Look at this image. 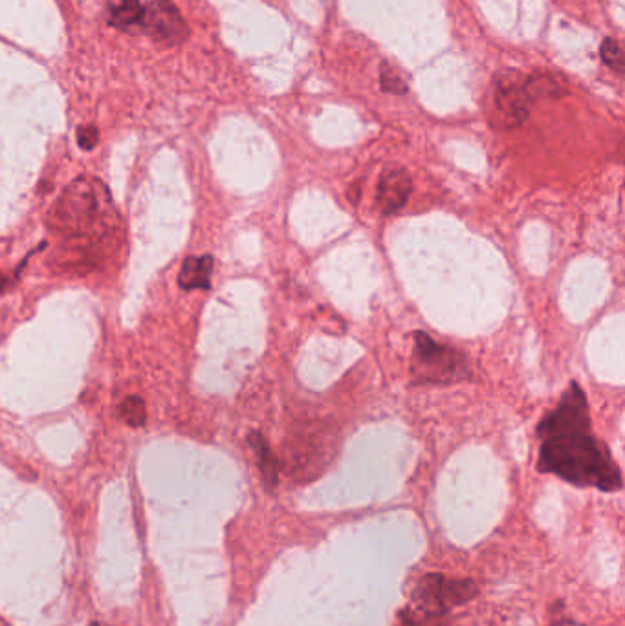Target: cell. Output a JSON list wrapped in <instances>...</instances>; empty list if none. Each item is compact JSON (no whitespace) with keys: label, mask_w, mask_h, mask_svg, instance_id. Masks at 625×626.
I'll return each mask as SVG.
<instances>
[{"label":"cell","mask_w":625,"mask_h":626,"mask_svg":"<svg viewBox=\"0 0 625 626\" xmlns=\"http://www.w3.org/2000/svg\"><path fill=\"white\" fill-rule=\"evenodd\" d=\"M539 98L536 77L517 70H501L494 79V116L499 125L512 129L521 125Z\"/></svg>","instance_id":"3957f363"},{"label":"cell","mask_w":625,"mask_h":626,"mask_svg":"<svg viewBox=\"0 0 625 626\" xmlns=\"http://www.w3.org/2000/svg\"><path fill=\"white\" fill-rule=\"evenodd\" d=\"M475 594L472 583L450 581L442 575H428L418 584L415 603L418 605L417 619L413 625L426 623L433 617L444 616L453 606L462 605Z\"/></svg>","instance_id":"5b68a950"},{"label":"cell","mask_w":625,"mask_h":626,"mask_svg":"<svg viewBox=\"0 0 625 626\" xmlns=\"http://www.w3.org/2000/svg\"><path fill=\"white\" fill-rule=\"evenodd\" d=\"M143 10L145 8L140 0H121L120 6L110 11L109 22L120 30H129L142 22Z\"/></svg>","instance_id":"30bf717a"},{"label":"cell","mask_w":625,"mask_h":626,"mask_svg":"<svg viewBox=\"0 0 625 626\" xmlns=\"http://www.w3.org/2000/svg\"><path fill=\"white\" fill-rule=\"evenodd\" d=\"M380 83L387 94H396L402 96L407 92L406 77L402 76V72L389 63H384L380 68Z\"/></svg>","instance_id":"7c38bea8"},{"label":"cell","mask_w":625,"mask_h":626,"mask_svg":"<svg viewBox=\"0 0 625 626\" xmlns=\"http://www.w3.org/2000/svg\"><path fill=\"white\" fill-rule=\"evenodd\" d=\"M77 141H79L81 149L92 151L98 145V129L96 127H81V129L77 130Z\"/></svg>","instance_id":"5bb4252c"},{"label":"cell","mask_w":625,"mask_h":626,"mask_svg":"<svg viewBox=\"0 0 625 626\" xmlns=\"http://www.w3.org/2000/svg\"><path fill=\"white\" fill-rule=\"evenodd\" d=\"M107 202V193L96 180H77L55 209L59 227L68 233H88L103 216Z\"/></svg>","instance_id":"277c9868"},{"label":"cell","mask_w":625,"mask_h":626,"mask_svg":"<svg viewBox=\"0 0 625 626\" xmlns=\"http://www.w3.org/2000/svg\"><path fill=\"white\" fill-rule=\"evenodd\" d=\"M213 271V259L209 255L204 257H191L184 262L178 284L184 290H197V288H209Z\"/></svg>","instance_id":"ba28073f"},{"label":"cell","mask_w":625,"mask_h":626,"mask_svg":"<svg viewBox=\"0 0 625 626\" xmlns=\"http://www.w3.org/2000/svg\"><path fill=\"white\" fill-rule=\"evenodd\" d=\"M411 374L418 383L450 385V383L470 379L472 368L468 365L466 356L459 350L440 345L428 334L417 332Z\"/></svg>","instance_id":"7a4b0ae2"},{"label":"cell","mask_w":625,"mask_h":626,"mask_svg":"<svg viewBox=\"0 0 625 626\" xmlns=\"http://www.w3.org/2000/svg\"><path fill=\"white\" fill-rule=\"evenodd\" d=\"M600 55H602L605 65L609 66L615 74H618V76L624 74L625 55L620 41H616L613 37L604 39V43L600 46Z\"/></svg>","instance_id":"8fae6325"},{"label":"cell","mask_w":625,"mask_h":626,"mask_svg":"<svg viewBox=\"0 0 625 626\" xmlns=\"http://www.w3.org/2000/svg\"><path fill=\"white\" fill-rule=\"evenodd\" d=\"M140 24L151 39L167 46L184 43L189 35L184 17L171 0H153L143 10Z\"/></svg>","instance_id":"8992f818"},{"label":"cell","mask_w":625,"mask_h":626,"mask_svg":"<svg viewBox=\"0 0 625 626\" xmlns=\"http://www.w3.org/2000/svg\"><path fill=\"white\" fill-rule=\"evenodd\" d=\"M121 414H123V420L127 421L131 427H142L145 423V405H143L142 398L131 396L123 401Z\"/></svg>","instance_id":"4fadbf2b"},{"label":"cell","mask_w":625,"mask_h":626,"mask_svg":"<svg viewBox=\"0 0 625 626\" xmlns=\"http://www.w3.org/2000/svg\"><path fill=\"white\" fill-rule=\"evenodd\" d=\"M248 442L252 445L253 453L257 456V464H259L266 484L275 487L277 476H279V462L272 453V449L268 447V443L264 442V438L259 432H252L248 436Z\"/></svg>","instance_id":"9c48e42d"},{"label":"cell","mask_w":625,"mask_h":626,"mask_svg":"<svg viewBox=\"0 0 625 626\" xmlns=\"http://www.w3.org/2000/svg\"><path fill=\"white\" fill-rule=\"evenodd\" d=\"M411 189H413V182L406 169L402 167L387 169L378 184V204L382 213L384 215L398 213L402 207L406 206Z\"/></svg>","instance_id":"52a82bcc"},{"label":"cell","mask_w":625,"mask_h":626,"mask_svg":"<svg viewBox=\"0 0 625 626\" xmlns=\"http://www.w3.org/2000/svg\"><path fill=\"white\" fill-rule=\"evenodd\" d=\"M541 438L538 467L574 486L618 491L622 475L607 445L591 431L589 405L585 392L572 383L563 392L556 409L547 414L536 429Z\"/></svg>","instance_id":"6da1fadb"},{"label":"cell","mask_w":625,"mask_h":626,"mask_svg":"<svg viewBox=\"0 0 625 626\" xmlns=\"http://www.w3.org/2000/svg\"><path fill=\"white\" fill-rule=\"evenodd\" d=\"M90 626H109V625H101V623H92Z\"/></svg>","instance_id":"9a60e30c"}]
</instances>
